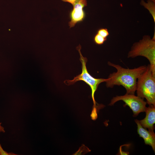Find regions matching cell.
I'll use <instances>...</instances> for the list:
<instances>
[{
  "label": "cell",
  "instance_id": "obj_2",
  "mask_svg": "<svg viewBox=\"0 0 155 155\" xmlns=\"http://www.w3.org/2000/svg\"><path fill=\"white\" fill-rule=\"evenodd\" d=\"M152 39L145 36L142 40L134 43L128 55V58L138 56L146 57L150 63V67L153 75L155 76V36Z\"/></svg>",
  "mask_w": 155,
  "mask_h": 155
},
{
  "label": "cell",
  "instance_id": "obj_7",
  "mask_svg": "<svg viewBox=\"0 0 155 155\" xmlns=\"http://www.w3.org/2000/svg\"><path fill=\"white\" fill-rule=\"evenodd\" d=\"M146 116L143 119L138 120L140 125L144 128L148 129V131L154 133V124L155 123V106L149 105L145 111Z\"/></svg>",
  "mask_w": 155,
  "mask_h": 155
},
{
  "label": "cell",
  "instance_id": "obj_12",
  "mask_svg": "<svg viewBox=\"0 0 155 155\" xmlns=\"http://www.w3.org/2000/svg\"><path fill=\"white\" fill-rule=\"evenodd\" d=\"M84 145H82V146L80 148L79 150L77 151L75 154V155H83L85 154L88 152H89L90 151L89 149L84 150L86 147Z\"/></svg>",
  "mask_w": 155,
  "mask_h": 155
},
{
  "label": "cell",
  "instance_id": "obj_8",
  "mask_svg": "<svg viewBox=\"0 0 155 155\" xmlns=\"http://www.w3.org/2000/svg\"><path fill=\"white\" fill-rule=\"evenodd\" d=\"M137 125V132L140 136L142 137L146 144L150 146L154 152L155 151V134L154 133L148 131L139 123L138 120H135Z\"/></svg>",
  "mask_w": 155,
  "mask_h": 155
},
{
  "label": "cell",
  "instance_id": "obj_1",
  "mask_svg": "<svg viewBox=\"0 0 155 155\" xmlns=\"http://www.w3.org/2000/svg\"><path fill=\"white\" fill-rule=\"evenodd\" d=\"M108 65L115 68L116 72L111 73L105 82L108 88L115 85H121L126 90V93L134 94L136 89L137 80L145 71L146 65L141 66L133 69L123 68L120 65L108 62Z\"/></svg>",
  "mask_w": 155,
  "mask_h": 155
},
{
  "label": "cell",
  "instance_id": "obj_3",
  "mask_svg": "<svg viewBox=\"0 0 155 155\" xmlns=\"http://www.w3.org/2000/svg\"><path fill=\"white\" fill-rule=\"evenodd\" d=\"M137 80V96L143 99L145 98L149 105L155 106V76L152 74L149 64Z\"/></svg>",
  "mask_w": 155,
  "mask_h": 155
},
{
  "label": "cell",
  "instance_id": "obj_6",
  "mask_svg": "<svg viewBox=\"0 0 155 155\" xmlns=\"http://www.w3.org/2000/svg\"><path fill=\"white\" fill-rule=\"evenodd\" d=\"M87 5V0H78L73 5V8L71 11V21L68 23L70 28L73 27L78 22L84 19L85 14L83 8Z\"/></svg>",
  "mask_w": 155,
  "mask_h": 155
},
{
  "label": "cell",
  "instance_id": "obj_10",
  "mask_svg": "<svg viewBox=\"0 0 155 155\" xmlns=\"http://www.w3.org/2000/svg\"><path fill=\"white\" fill-rule=\"evenodd\" d=\"M107 38H105L98 33L94 36V40L95 43L98 45L102 44L106 40Z\"/></svg>",
  "mask_w": 155,
  "mask_h": 155
},
{
  "label": "cell",
  "instance_id": "obj_5",
  "mask_svg": "<svg viewBox=\"0 0 155 155\" xmlns=\"http://www.w3.org/2000/svg\"><path fill=\"white\" fill-rule=\"evenodd\" d=\"M119 100L123 101L125 103L124 106L127 105L130 107L133 112L134 117L137 116L141 112H145L146 102L143 99L134 94H126L123 96L114 97L111 100L109 105L112 106Z\"/></svg>",
  "mask_w": 155,
  "mask_h": 155
},
{
  "label": "cell",
  "instance_id": "obj_13",
  "mask_svg": "<svg viewBox=\"0 0 155 155\" xmlns=\"http://www.w3.org/2000/svg\"><path fill=\"white\" fill-rule=\"evenodd\" d=\"M0 155H17V154L12 152L8 153L4 151L2 148L0 144Z\"/></svg>",
  "mask_w": 155,
  "mask_h": 155
},
{
  "label": "cell",
  "instance_id": "obj_14",
  "mask_svg": "<svg viewBox=\"0 0 155 155\" xmlns=\"http://www.w3.org/2000/svg\"><path fill=\"white\" fill-rule=\"evenodd\" d=\"M61 0L64 2H69L71 3V4H72V5H73L78 0Z\"/></svg>",
  "mask_w": 155,
  "mask_h": 155
},
{
  "label": "cell",
  "instance_id": "obj_9",
  "mask_svg": "<svg viewBox=\"0 0 155 155\" xmlns=\"http://www.w3.org/2000/svg\"><path fill=\"white\" fill-rule=\"evenodd\" d=\"M140 4L148 10L155 22V0H148L147 3L142 0Z\"/></svg>",
  "mask_w": 155,
  "mask_h": 155
},
{
  "label": "cell",
  "instance_id": "obj_4",
  "mask_svg": "<svg viewBox=\"0 0 155 155\" xmlns=\"http://www.w3.org/2000/svg\"><path fill=\"white\" fill-rule=\"evenodd\" d=\"M80 55V60L82 65V72L81 73L76 77L71 80H66L64 81V83L67 85H69L74 84L79 81H83L88 84L92 90V97L94 105L95 101L94 98V94L97 90L100 84L105 82L107 80V79L96 78L93 77L88 72L86 67V63L87 59L86 57H84L82 55L80 51L81 46L80 45L76 48Z\"/></svg>",
  "mask_w": 155,
  "mask_h": 155
},
{
  "label": "cell",
  "instance_id": "obj_11",
  "mask_svg": "<svg viewBox=\"0 0 155 155\" xmlns=\"http://www.w3.org/2000/svg\"><path fill=\"white\" fill-rule=\"evenodd\" d=\"M97 33L105 38H107L109 35L108 30L106 28H101L98 30Z\"/></svg>",
  "mask_w": 155,
  "mask_h": 155
},
{
  "label": "cell",
  "instance_id": "obj_15",
  "mask_svg": "<svg viewBox=\"0 0 155 155\" xmlns=\"http://www.w3.org/2000/svg\"><path fill=\"white\" fill-rule=\"evenodd\" d=\"M1 123H0V132H2L3 133L5 132V131L4 130V128L1 125Z\"/></svg>",
  "mask_w": 155,
  "mask_h": 155
}]
</instances>
